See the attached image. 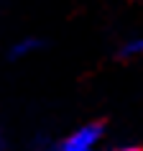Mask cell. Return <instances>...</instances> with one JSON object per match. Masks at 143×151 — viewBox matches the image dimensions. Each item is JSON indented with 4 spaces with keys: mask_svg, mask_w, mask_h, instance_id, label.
Here are the masks:
<instances>
[{
    "mask_svg": "<svg viewBox=\"0 0 143 151\" xmlns=\"http://www.w3.org/2000/svg\"><path fill=\"white\" fill-rule=\"evenodd\" d=\"M115 151H143L141 146H118Z\"/></svg>",
    "mask_w": 143,
    "mask_h": 151,
    "instance_id": "277c9868",
    "label": "cell"
},
{
    "mask_svg": "<svg viewBox=\"0 0 143 151\" xmlns=\"http://www.w3.org/2000/svg\"><path fill=\"white\" fill-rule=\"evenodd\" d=\"M102 136H105L102 123H84L77 131H72L69 136H64L51 151H95L102 141Z\"/></svg>",
    "mask_w": 143,
    "mask_h": 151,
    "instance_id": "6da1fadb",
    "label": "cell"
},
{
    "mask_svg": "<svg viewBox=\"0 0 143 151\" xmlns=\"http://www.w3.org/2000/svg\"><path fill=\"white\" fill-rule=\"evenodd\" d=\"M41 49H44V41L41 39H36V36H23V39H18L10 46L8 56H10V62H23V59H31L33 54H39Z\"/></svg>",
    "mask_w": 143,
    "mask_h": 151,
    "instance_id": "7a4b0ae2",
    "label": "cell"
},
{
    "mask_svg": "<svg viewBox=\"0 0 143 151\" xmlns=\"http://www.w3.org/2000/svg\"><path fill=\"white\" fill-rule=\"evenodd\" d=\"M118 56L125 59V62H130V59H143V36H133V39L123 41V46L118 49Z\"/></svg>",
    "mask_w": 143,
    "mask_h": 151,
    "instance_id": "3957f363",
    "label": "cell"
}]
</instances>
